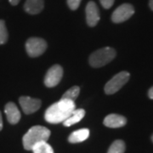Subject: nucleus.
Segmentation results:
<instances>
[{
	"label": "nucleus",
	"mask_w": 153,
	"mask_h": 153,
	"mask_svg": "<svg viewBox=\"0 0 153 153\" xmlns=\"http://www.w3.org/2000/svg\"><path fill=\"white\" fill-rule=\"evenodd\" d=\"M75 109L76 106L74 101L61 99L46 110L44 118L48 123L53 124L63 123Z\"/></svg>",
	"instance_id": "1"
},
{
	"label": "nucleus",
	"mask_w": 153,
	"mask_h": 153,
	"mask_svg": "<svg viewBox=\"0 0 153 153\" xmlns=\"http://www.w3.org/2000/svg\"><path fill=\"white\" fill-rule=\"evenodd\" d=\"M50 136V131L43 126H33L23 136L22 142L26 150H32L33 147L39 142L47 141Z\"/></svg>",
	"instance_id": "2"
},
{
	"label": "nucleus",
	"mask_w": 153,
	"mask_h": 153,
	"mask_svg": "<svg viewBox=\"0 0 153 153\" xmlns=\"http://www.w3.org/2000/svg\"><path fill=\"white\" fill-rule=\"evenodd\" d=\"M116 56V50L110 47H105L94 51L89 57L90 66L98 68L105 66Z\"/></svg>",
	"instance_id": "3"
},
{
	"label": "nucleus",
	"mask_w": 153,
	"mask_h": 153,
	"mask_svg": "<svg viewBox=\"0 0 153 153\" xmlns=\"http://www.w3.org/2000/svg\"><path fill=\"white\" fill-rule=\"evenodd\" d=\"M130 74L128 71H123L115 75L109 82L105 86V92L107 94H112L117 92L120 88L125 85L126 82L128 81Z\"/></svg>",
	"instance_id": "4"
},
{
	"label": "nucleus",
	"mask_w": 153,
	"mask_h": 153,
	"mask_svg": "<svg viewBox=\"0 0 153 153\" xmlns=\"http://www.w3.org/2000/svg\"><path fill=\"white\" fill-rule=\"evenodd\" d=\"M47 49V43L44 39L39 38H31L28 39L26 44V49L29 56L38 57Z\"/></svg>",
	"instance_id": "5"
},
{
	"label": "nucleus",
	"mask_w": 153,
	"mask_h": 153,
	"mask_svg": "<svg viewBox=\"0 0 153 153\" xmlns=\"http://www.w3.org/2000/svg\"><path fill=\"white\" fill-rule=\"evenodd\" d=\"M134 14V9L129 4H123L117 7L111 15V21L114 23L126 22Z\"/></svg>",
	"instance_id": "6"
},
{
	"label": "nucleus",
	"mask_w": 153,
	"mask_h": 153,
	"mask_svg": "<svg viewBox=\"0 0 153 153\" xmlns=\"http://www.w3.org/2000/svg\"><path fill=\"white\" fill-rule=\"evenodd\" d=\"M63 76V69L60 65H55L50 67L44 77V84L49 88L58 85Z\"/></svg>",
	"instance_id": "7"
},
{
	"label": "nucleus",
	"mask_w": 153,
	"mask_h": 153,
	"mask_svg": "<svg viewBox=\"0 0 153 153\" xmlns=\"http://www.w3.org/2000/svg\"><path fill=\"white\" fill-rule=\"evenodd\" d=\"M19 102L23 111L26 114H32L37 111L41 106V100L38 99H33L29 96H22L19 99Z\"/></svg>",
	"instance_id": "8"
},
{
	"label": "nucleus",
	"mask_w": 153,
	"mask_h": 153,
	"mask_svg": "<svg viewBox=\"0 0 153 153\" xmlns=\"http://www.w3.org/2000/svg\"><path fill=\"white\" fill-rule=\"evenodd\" d=\"M100 11L96 4L90 1L86 6V20L89 27H94L100 21Z\"/></svg>",
	"instance_id": "9"
},
{
	"label": "nucleus",
	"mask_w": 153,
	"mask_h": 153,
	"mask_svg": "<svg viewBox=\"0 0 153 153\" xmlns=\"http://www.w3.org/2000/svg\"><path fill=\"white\" fill-rule=\"evenodd\" d=\"M7 120L10 124H16L21 119V112L16 106V105L13 102L7 103L4 107Z\"/></svg>",
	"instance_id": "10"
},
{
	"label": "nucleus",
	"mask_w": 153,
	"mask_h": 153,
	"mask_svg": "<svg viewBox=\"0 0 153 153\" xmlns=\"http://www.w3.org/2000/svg\"><path fill=\"white\" fill-rule=\"evenodd\" d=\"M126 123H127L126 117L118 114H110L106 116L104 119V125L112 128L123 127Z\"/></svg>",
	"instance_id": "11"
},
{
	"label": "nucleus",
	"mask_w": 153,
	"mask_h": 153,
	"mask_svg": "<svg viewBox=\"0 0 153 153\" xmlns=\"http://www.w3.org/2000/svg\"><path fill=\"white\" fill-rule=\"evenodd\" d=\"M24 9L31 15H37L44 9V0H27Z\"/></svg>",
	"instance_id": "12"
},
{
	"label": "nucleus",
	"mask_w": 153,
	"mask_h": 153,
	"mask_svg": "<svg viewBox=\"0 0 153 153\" xmlns=\"http://www.w3.org/2000/svg\"><path fill=\"white\" fill-rule=\"evenodd\" d=\"M85 116V111L83 109H75L71 115L63 122V124L66 127H70L80 122Z\"/></svg>",
	"instance_id": "13"
},
{
	"label": "nucleus",
	"mask_w": 153,
	"mask_h": 153,
	"mask_svg": "<svg viewBox=\"0 0 153 153\" xmlns=\"http://www.w3.org/2000/svg\"><path fill=\"white\" fill-rule=\"evenodd\" d=\"M88 136H89V130L88 128H81L71 133L68 138V140L72 144L80 143L86 140Z\"/></svg>",
	"instance_id": "14"
},
{
	"label": "nucleus",
	"mask_w": 153,
	"mask_h": 153,
	"mask_svg": "<svg viewBox=\"0 0 153 153\" xmlns=\"http://www.w3.org/2000/svg\"><path fill=\"white\" fill-rule=\"evenodd\" d=\"M33 153H54V150L47 141H42L36 144L32 149Z\"/></svg>",
	"instance_id": "15"
},
{
	"label": "nucleus",
	"mask_w": 153,
	"mask_h": 153,
	"mask_svg": "<svg viewBox=\"0 0 153 153\" xmlns=\"http://www.w3.org/2000/svg\"><path fill=\"white\" fill-rule=\"evenodd\" d=\"M125 149V143L121 140H117L111 145L107 153H124Z\"/></svg>",
	"instance_id": "16"
},
{
	"label": "nucleus",
	"mask_w": 153,
	"mask_h": 153,
	"mask_svg": "<svg viewBox=\"0 0 153 153\" xmlns=\"http://www.w3.org/2000/svg\"><path fill=\"white\" fill-rule=\"evenodd\" d=\"M79 92H80V88L77 87V86H73L70 89H68L66 93L62 95L61 99L62 100H68L74 101L77 98V96L79 94Z\"/></svg>",
	"instance_id": "17"
},
{
	"label": "nucleus",
	"mask_w": 153,
	"mask_h": 153,
	"mask_svg": "<svg viewBox=\"0 0 153 153\" xmlns=\"http://www.w3.org/2000/svg\"><path fill=\"white\" fill-rule=\"evenodd\" d=\"M8 40V31L5 26V22L0 20V45L5 44Z\"/></svg>",
	"instance_id": "18"
},
{
	"label": "nucleus",
	"mask_w": 153,
	"mask_h": 153,
	"mask_svg": "<svg viewBox=\"0 0 153 153\" xmlns=\"http://www.w3.org/2000/svg\"><path fill=\"white\" fill-rule=\"evenodd\" d=\"M81 1L82 0H67V4L71 10H75L79 7Z\"/></svg>",
	"instance_id": "19"
},
{
	"label": "nucleus",
	"mask_w": 153,
	"mask_h": 153,
	"mask_svg": "<svg viewBox=\"0 0 153 153\" xmlns=\"http://www.w3.org/2000/svg\"><path fill=\"white\" fill-rule=\"evenodd\" d=\"M101 5L104 7L105 9H110L111 6L113 5L115 0H100Z\"/></svg>",
	"instance_id": "20"
},
{
	"label": "nucleus",
	"mask_w": 153,
	"mask_h": 153,
	"mask_svg": "<svg viewBox=\"0 0 153 153\" xmlns=\"http://www.w3.org/2000/svg\"><path fill=\"white\" fill-rule=\"evenodd\" d=\"M148 96H149L150 99L153 100V86L149 89V91H148Z\"/></svg>",
	"instance_id": "21"
},
{
	"label": "nucleus",
	"mask_w": 153,
	"mask_h": 153,
	"mask_svg": "<svg viewBox=\"0 0 153 153\" xmlns=\"http://www.w3.org/2000/svg\"><path fill=\"white\" fill-rule=\"evenodd\" d=\"M9 1H10V3L12 5H17L21 0H9Z\"/></svg>",
	"instance_id": "22"
},
{
	"label": "nucleus",
	"mask_w": 153,
	"mask_h": 153,
	"mask_svg": "<svg viewBox=\"0 0 153 153\" xmlns=\"http://www.w3.org/2000/svg\"><path fill=\"white\" fill-rule=\"evenodd\" d=\"M3 128V118H2V114L0 112V131L2 130Z\"/></svg>",
	"instance_id": "23"
},
{
	"label": "nucleus",
	"mask_w": 153,
	"mask_h": 153,
	"mask_svg": "<svg viewBox=\"0 0 153 153\" xmlns=\"http://www.w3.org/2000/svg\"><path fill=\"white\" fill-rule=\"evenodd\" d=\"M149 5H150L151 10H153V0H150V1H149Z\"/></svg>",
	"instance_id": "24"
},
{
	"label": "nucleus",
	"mask_w": 153,
	"mask_h": 153,
	"mask_svg": "<svg viewBox=\"0 0 153 153\" xmlns=\"http://www.w3.org/2000/svg\"><path fill=\"white\" fill-rule=\"evenodd\" d=\"M152 141H153V135H152Z\"/></svg>",
	"instance_id": "25"
}]
</instances>
